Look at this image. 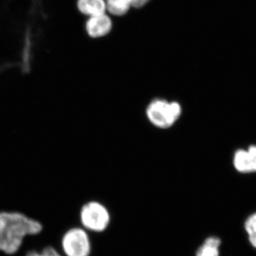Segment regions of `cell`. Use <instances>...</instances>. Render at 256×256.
Listing matches in <instances>:
<instances>
[{"label":"cell","mask_w":256,"mask_h":256,"mask_svg":"<svg viewBox=\"0 0 256 256\" xmlns=\"http://www.w3.org/2000/svg\"><path fill=\"white\" fill-rule=\"evenodd\" d=\"M38 220L18 212H0V252L14 255L21 248L28 236L38 235L43 230Z\"/></svg>","instance_id":"obj_1"},{"label":"cell","mask_w":256,"mask_h":256,"mask_svg":"<svg viewBox=\"0 0 256 256\" xmlns=\"http://www.w3.org/2000/svg\"><path fill=\"white\" fill-rule=\"evenodd\" d=\"M182 114V107L178 102L165 100H153L146 109V116L152 124L160 128L172 126Z\"/></svg>","instance_id":"obj_2"},{"label":"cell","mask_w":256,"mask_h":256,"mask_svg":"<svg viewBox=\"0 0 256 256\" xmlns=\"http://www.w3.org/2000/svg\"><path fill=\"white\" fill-rule=\"evenodd\" d=\"M80 220L84 229L100 233L108 227L110 216L102 204L90 202L84 204L80 210Z\"/></svg>","instance_id":"obj_3"},{"label":"cell","mask_w":256,"mask_h":256,"mask_svg":"<svg viewBox=\"0 0 256 256\" xmlns=\"http://www.w3.org/2000/svg\"><path fill=\"white\" fill-rule=\"evenodd\" d=\"M62 248L66 256H90L92 242L86 229H68L62 238Z\"/></svg>","instance_id":"obj_4"},{"label":"cell","mask_w":256,"mask_h":256,"mask_svg":"<svg viewBox=\"0 0 256 256\" xmlns=\"http://www.w3.org/2000/svg\"><path fill=\"white\" fill-rule=\"evenodd\" d=\"M112 28V20L106 14L89 18L86 24L88 34L92 38L105 36L110 33Z\"/></svg>","instance_id":"obj_5"},{"label":"cell","mask_w":256,"mask_h":256,"mask_svg":"<svg viewBox=\"0 0 256 256\" xmlns=\"http://www.w3.org/2000/svg\"><path fill=\"white\" fill-rule=\"evenodd\" d=\"M234 164L239 172H256V146H250L248 150L237 151L234 156Z\"/></svg>","instance_id":"obj_6"},{"label":"cell","mask_w":256,"mask_h":256,"mask_svg":"<svg viewBox=\"0 0 256 256\" xmlns=\"http://www.w3.org/2000/svg\"><path fill=\"white\" fill-rule=\"evenodd\" d=\"M77 6L80 12L89 18L106 14L107 10L105 0H78Z\"/></svg>","instance_id":"obj_7"},{"label":"cell","mask_w":256,"mask_h":256,"mask_svg":"<svg viewBox=\"0 0 256 256\" xmlns=\"http://www.w3.org/2000/svg\"><path fill=\"white\" fill-rule=\"evenodd\" d=\"M222 240L216 236L207 237L196 250L195 256H220Z\"/></svg>","instance_id":"obj_8"},{"label":"cell","mask_w":256,"mask_h":256,"mask_svg":"<svg viewBox=\"0 0 256 256\" xmlns=\"http://www.w3.org/2000/svg\"><path fill=\"white\" fill-rule=\"evenodd\" d=\"M106 9L114 16H121L127 14L130 9V0H105Z\"/></svg>","instance_id":"obj_9"},{"label":"cell","mask_w":256,"mask_h":256,"mask_svg":"<svg viewBox=\"0 0 256 256\" xmlns=\"http://www.w3.org/2000/svg\"><path fill=\"white\" fill-rule=\"evenodd\" d=\"M244 229L248 242L256 250V212L247 216L244 222Z\"/></svg>","instance_id":"obj_10"},{"label":"cell","mask_w":256,"mask_h":256,"mask_svg":"<svg viewBox=\"0 0 256 256\" xmlns=\"http://www.w3.org/2000/svg\"><path fill=\"white\" fill-rule=\"evenodd\" d=\"M25 256H63L56 249L52 246H47L41 250H32L26 252Z\"/></svg>","instance_id":"obj_11"}]
</instances>
